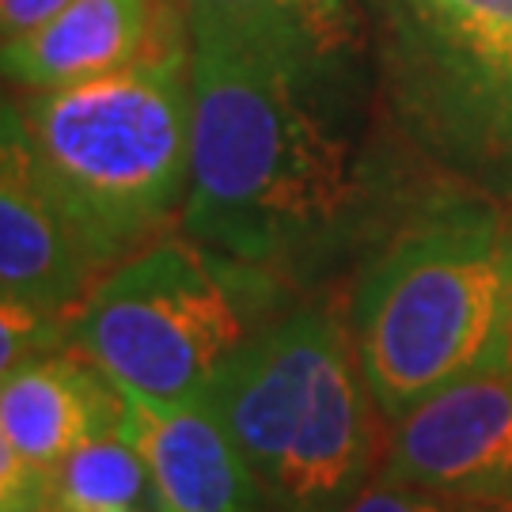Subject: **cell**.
<instances>
[{"label":"cell","mask_w":512,"mask_h":512,"mask_svg":"<svg viewBox=\"0 0 512 512\" xmlns=\"http://www.w3.org/2000/svg\"><path fill=\"white\" fill-rule=\"evenodd\" d=\"M190 88L186 236L285 277L357 228L368 171L349 133L353 73L198 35Z\"/></svg>","instance_id":"obj_1"},{"label":"cell","mask_w":512,"mask_h":512,"mask_svg":"<svg viewBox=\"0 0 512 512\" xmlns=\"http://www.w3.org/2000/svg\"><path fill=\"white\" fill-rule=\"evenodd\" d=\"M69 0H0V23H4V42L19 35H31L46 19H54Z\"/></svg>","instance_id":"obj_15"},{"label":"cell","mask_w":512,"mask_h":512,"mask_svg":"<svg viewBox=\"0 0 512 512\" xmlns=\"http://www.w3.org/2000/svg\"><path fill=\"white\" fill-rule=\"evenodd\" d=\"M384 103L459 186L512 205V0H365Z\"/></svg>","instance_id":"obj_5"},{"label":"cell","mask_w":512,"mask_h":512,"mask_svg":"<svg viewBox=\"0 0 512 512\" xmlns=\"http://www.w3.org/2000/svg\"><path fill=\"white\" fill-rule=\"evenodd\" d=\"M376 475L512 512V368L444 387L391 421Z\"/></svg>","instance_id":"obj_6"},{"label":"cell","mask_w":512,"mask_h":512,"mask_svg":"<svg viewBox=\"0 0 512 512\" xmlns=\"http://www.w3.org/2000/svg\"><path fill=\"white\" fill-rule=\"evenodd\" d=\"M110 512H164V509H110Z\"/></svg>","instance_id":"obj_16"},{"label":"cell","mask_w":512,"mask_h":512,"mask_svg":"<svg viewBox=\"0 0 512 512\" xmlns=\"http://www.w3.org/2000/svg\"><path fill=\"white\" fill-rule=\"evenodd\" d=\"M164 509L145 459L122 433L88 440L57 467L46 512Z\"/></svg>","instance_id":"obj_12"},{"label":"cell","mask_w":512,"mask_h":512,"mask_svg":"<svg viewBox=\"0 0 512 512\" xmlns=\"http://www.w3.org/2000/svg\"><path fill=\"white\" fill-rule=\"evenodd\" d=\"M353 349L387 421L497 372L512 346V209L467 186L429 194L353 285Z\"/></svg>","instance_id":"obj_3"},{"label":"cell","mask_w":512,"mask_h":512,"mask_svg":"<svg viewBox=\"0 0 512 512\" xmlns=\"http://www.w3.org/2000/svg\"><path fill=\"white\" fill-rule=\"evenodd\" d=\"M285 311V277L183 232L152 239L95 281L73 319V346L118 391L190 403Z\"/></svg>","instance_id":"obj_4"},{"label":"cell","mask_w":512,"mask_h":512,"mask_svg":"<svg viewBox=\"0 0 512 512\" xmlns=\"http://www.w3.org/2000/svg\"><path fill=\"white\" fill-rule=\"evenodd\" d=\"M505 368H512V346H509V361H505Z\"/></svg>","instance_id":"obj_17"},{"label":"cell","mask_w":512,"mask_h":512,"mask_svg":"<svg viewBox=\"0 0 512 512\" xmlns=\"http://www.w3.org/2000/svg\"><path fill=\"white\" fill-rule=\"evenodd\" d=\"M171 0H69L31 35L4 42V76L38 92L133 65L152 46Z\"/></svg>","instance_id":"obj_10"},{"label":"cell","mask_w":512,"mask_h":512,"mask_svg":"<svg viewBox=\"0 0 512 512\" xmlns=\"http://www.w3.org/2000/svg\"><path fill=\"white\" fill-rule=\"evenodd\" d=\"M349 512H505L490 509V505H471V501H456V497H440L418 486H403L391 478H372L361 497L353 501Z\"/></svg>","instance_id":"obj_14"},{"label":"cell","mask_w":512,"mask_h":512,"mask_svg":"<svg viewBox=\"0 0 512 512\" xmlns=\"http://www.w3.org/2000/svg\"><path fill=\"white\" fill-rule=\"evenodd\" d=\"M118 433L145 459L164 512H258L251 467L213 395L160 403L122 391Z\"/></svg>","instance_id":"obj_8"},{"label":"cell","mask_w":512,"mask_h":512,"mask_svg":"<svg viewBox=\"0 0 512 512\" xmlns=\"http://www.w3.org/2000/svg\"><path fill=\"white\" fill-rule=\"evenodd\" d=\"M65 342H73V319L46 315L23 304H0V372L61 353Z\"/></svg>","instance_id":"obj_13"},{"label":"cell","mask_w":512,"mask_h":512,"mask_svg":"<svg viewBox=\"0 0 512 512\" xmlns=\"http://www.w3.org/2000/svg\"><path fill=\"white\" fill-rule=\"evenodd\" d=\"M186 35L251 42L315 69H357L365 0H171Z\"/></svg>","instance_id":"obj_11"},{"label":"cell","mask_w":512,"mask_h":512,"mask_svg":"<svg viewBox=\"0 0 512 512\" xmlns=\"http://www.w3.org/2000/svg\"><path fill=\"white\" fill-rule=\"evenodd\" d=\"M99 281L42 194L12 110H4L0 145V300L76 319Z\"/></svg>","instance_id":"obj_9"},{"label":"cell","mask_w":512,"mask_h":512,"mask_svg":"<svg viewBox=\"0 0 512 512\" xmlns=\"http://www.w3.org/2000/svg\"><path fill=\"white\" fill-rule=\"evenodd\" d=\"M122 425V391L84 353H50L0 380V512H46L57 467Z\"/></svg>","instance_id":"obj_7"},{"label":"cell","mask_w":512,"mask_h":512,"mask_svg":"<svg viewBox=\"0 0 512 512\" xmlns=\"http://www.w3.org/2000/svg\"><path fill=\"white\" fill-rule=\"evenodd\" d=\"M12 110L42 194L95 274L114 270L183 213L190 190V35L175 4L133 65L38 88Z\"/></svg>","instance_id":"obj_2"}]
</instances>
